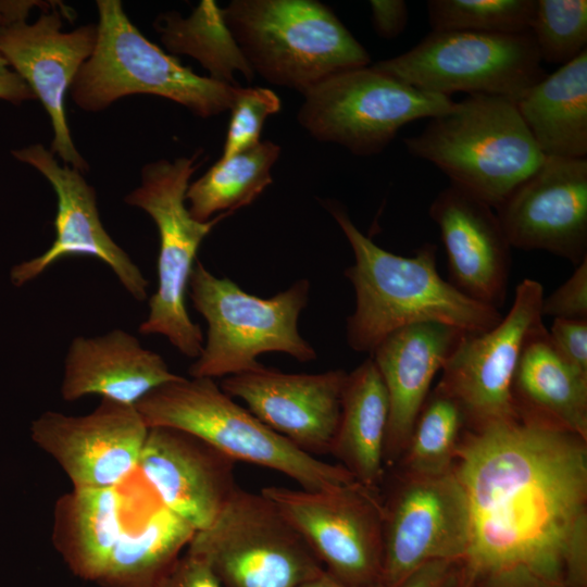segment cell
<instances>
[{
	"label": "cell",
	"instance_id": "6da1fadb",
	"mask_svg": "<svg viewBox=\"0 0 587 587\" xmlns=\"http://www.w3.org/2000/svg\"><path fill=\"white\" fill-rule=\"evenodd\" d=\"M474 574L522 564L587 587V440L533 420L465 428L453 463Z\"/></svg>",
	"mask_w": 587,
	"mask_h": 587
},
{
	"label": "cell",
	"instance_id": "7a4b0ae2",
	"mask_svg": "<svg viewBox=\"0 0 587 587\" xmlns=\"http://www.w3.org/2000/svg\"><path fill=\"white\" fill-rule=\"evenodd\" d=\"M325 205L354 257L345 271L355 295L346 323L352 350L370 353L386 336L413 324L439 323L480 333L501 320L499 310L467 298L440 276L436 245L426 242L412 257L391 253L362 234L337 201Z\"/></svg>",
	"mask_w": 587,
	"mask_h": 587
},
{
	"label": "cell",
	"instance_id": "3957f363",
	"mask_svg": "<svg viewBox=\"0 0 587 587\" xmlns=\"http://www.w3.org/2000/svg\"><path fill=\"white\" fill-rule=\"evenodd\" d=\"M403 141L410 154L494 210L545 159L516 103L497 96L469 95Z\"/></svg>",
	"mask_w": 587,
	"mask_h": 587
},
{
	"label": "cell",
	"instance_id": "277c9868",
	"mask_svg": "<svg viewBox=\"0 0 587 587\" xmlns=\"http://www.w3.org/2000/svg\"><path fill=\"white\" fill-rule=\"evenodd\" d=\"M223 14L254 74L302 95L337 73L371 63L366 49L320 1L234 0Z\"/></svg>",
	"mask_w": 587,
	"mask_h": 587
},
{
	"label": "cell",
	"instance_id": "5b68a950",
	"mask_svg": "<svg viewBox=\"0 0 587 587\" xmlns=\"http://www.w3.org/2000/svg\"><path fill=\"white\" fill-rule=\"evenodd\" d=\"M135 407L149 428L186 432L235 462L278 471L302 489L321 490L357 482L341 465L319 460L272 430L212 378L180 376L154 388Z\"/></svg>",
	"mask_w": 587,
	"mask_h": 587
},
{
	"label": "cell",
	"instance_id": "8992f818",
	"mask_svg": "<svg viewBox=\"0 0 587 587\" xmlns=\"http://www.w3.org/2000/svg\"><path fill=\"white\" fill-rule=\"evenodd\" d=\"M310 286L308 279H299L271 298H260L197 261L188 295L208 332L201 353L189 366L190 377L214 379L249 372L262 366L257 358L267 352L286 353L303 363L315 360L316 351L298 330Z\"/></svg>",
	"mask_w": 587,
	"mask_h": 587
},
{
	"label": "cell",
	"instance_id": "52a82bcc",
	"mask_svg": "<svg viewBox=\"0 0 587 587\" xmlns=\"http://www.w3.org/2000/svg\"><path fill=\"white\" fill-rule=\"evenodd\" d=\"M97 41L71 86L86 111H100L129 95L148 93L175 101L200 117L233 105L241 86L200 76L149 41L118 0L97 1Z\"/></svg>",
	"mask_w": 587,
	"mask_h": 587
},
{
	"label": "cell",
	"instance_id": "ba28073f",
	"mask_svg": "<svg viewBox=\"0 0 587 587\" xmlns=\"http://www.w3.org/2000/svg\"><path fill=\"white\" fill-rule=\"evenodd\" d=\"M200 152L171 162L147 164L140 185L125 202L143 210L159 233L158 287L149 300V313L139 325L142 335L164 336L182 354L197 359L204 344L203 333L187 311L186 295L190 274L203 239L213 227L233 213H221L210 221L195 220L186 205L189 180L199 167Z\"/></svg>",
	"mask_w": 587,
	"mask_h": 587
},
{
	"label": "cell",
	"instance_id": "9c48e42d",
	"mask_svg": "<svg viewBox=\"0 0 587 587\" xmlns=\"http://www.w3.org/2000/svg\"><path fill=\"white\" fill-rule=\"evenodd\" d=\"M541 63L530 33L432 30L407 52L372 66L433 93L466 92L516 102L546 76Z\"/></svg>",
	"mask_w": 587,
	"mask_h": 587
},
{
	"label": "cell",
	"instance_id": "30bf717a",
	"mask_svg": "<svg viewBox=\"0 0 587 587\" xmlns=\"http://www.w3.org/2000/svg\"><path fill=\"white\" fill-rule=\"evenodd\" d=\"M186 551L209 563L221 587H298L324 571L278 508L240 487Z\"/></svg>",
	"mask_w": 587,
	"mask_h": 587
},
{
	"label": "cell",
	"instance_id": "8fae6325",
	"mask_svg": "<svg viewBox=\"0 0 587 587\" xmlns=\"http://www.w3.org/2000/svg\"><path fill=\"white\" fill-rule=\"evenodd\" d=\"M298 113L311 136L357 155L382 152L407 124L451 110V97L425 91L372 65L337 73L303 93Z\"/></svg>",
	"mask_w": 587,
	"mask_h": 587
},
{
	"label": "cell",
	"instance_id": "7c38bea8",
	"mask_svg": "<svg viewBox=\"0 0 587 587\" xmlns=\"http://www.w3.org/2000/svg\"><path fill=\"white\" fill-rule=\"evenodd\" d=\"M323 569L349 587H382V494L358 482L321 490L265 487Z\"/></svg>",
	"mask_w": 587,
	"mask_h": 587
},
{
	"label": "cell",
	"instance_id": "4fadbf2b",
	"mask_svg": "<svg viewBox=\"0 0 587 587\" xmlns=\"http://www.w3.org/2000/svg\"><path fill=\"white\" fill-rule=\"evenodd\" d=\"M382 501V587H398L430 561L464 562L470 547L471 516L454 470L432 476L394 470Z\"/></svg>",
	"mask_w": 587,
	"mask_h": 587
},
{
	"label": "cell",
	"instance_id": "5bb4252c",
	"mask_svg": "<svg viewBox=\"0 0 587 587\" xmlns=\"http://www.w3.org/2000/svg\"><path fill=\"white\" fill-rule=\"evenodd\" d=\"M542 285L525 278L499 323L480 333L464 332L441 369L436 387L460 405L467 429L519 419L512 382L523 348L542 322Z\"/></svg>",
	"mask_w": 587,
	"mask_h": 587
},
{
	"label": "cell",
	"instance_id": "9a60e30c",
	"mask_svg": "<svg viewBox=\"0 0 587 587\" xmlns=\"http://www.w3.org/2000/svg\"><path fill=\"white\" fill-rule=\"evenodd\" d=\"M148 430L135 405L108 399L84 415L46 411L30 425L73 488H117L138 470Z\"/></svg>",
	"mask_w": 587,
	"mask_h": 587
},
{
	"label": "cell",
	"instance_id": "2e32d148",
	"mask_svg": "<svg viewBox=\"0 0 587 587\" xmlns=\"http://www.w3.org/2000/svg\"><path fill=\"white\" fill-rule=\"evenodd\" d=\"M512 248L587 258V159L545 157L496 209Z\"/></svg>",
	"mask_w": 587,
	"mask_h": 587
},
{
	"label": "cell",
	"instance_id": "e0dca14e",
	"mask_svg": "<svg viewBox=\"0 0 587 587\" xmlns=\"http://www.w3.org/2000/svg\"><path fill=\"white\" fill-rule=\"evenodd\" d=\"M12 154L40 172L57 195L55 238L43 253L12 267V284L25 285L61 259L90 257L105 263L135 300L145 301L149 282L103 227L95 189L82 172L67 164L60 165L54 154L39 143L14 150Z\"/></svg>",
	"mask_w": 587,
	"mask_h": 587
},
{
	"label": "cell",
	"instance_id": "ac0fdd59",
	"mask_svg": "<svg viewBox=\"0 0 587 587\" xmlns=\"http://www.w3.org/2000/svg\"><path fill=\"white\" fill-rule=\"evenodd\" d=\"M59 10L43 12L28 24L26 20L0 28V53L29 87L48 113L53 140L51 152L67 165L83 172L87 163L71 137L65 96L97 41V25L62 32Z\"/></svg>",
	"mask_w": 587,
	"mask_h": 587
},
{
	"label": "cell",
	"instance_id": "d6986e66",
	"mask_svg": "<svg viewBox=\"0 0 587 587\" xmlns=\"http://www.w3.org/2000/svg\"><path fill=\"white\" fill-rule=\"evenodd\" d=\"M348 372L284 373L262 365L224 377L221 389L241 399L275 433L310 455L329 454Z\"/></svg>",
	"mask_w": 587,
	"mask_h": 587
},
{
	"label": "cell",
	"instance_id": "ffe728a7",
	"mask_svg": "<svg viewBox=\"0 0 587 587\" xmlns=\"http://www.w3.org/2000/svg\"><path fill=\"white\" fill-rule=\"evenodd\" d=\"M235 463L191 434L150 427L137 471L161 505L198 532L213 523L239 487Z\"/></svg>",
	"mask_w": 587,
	"mask_h": 587
},
{
	"label": "cell",
	"instance_id": "44dd1931",
	"mask_svg": "<svg viewBox=\"0 0 587 587\" xmlns=\"http://www.w3.org/2000/svg\"><path fill=\"white\" fill-rule=\"evenodd\" d=\"M446 250L449 283L467 298L499 310L505 302L511 245L494 209L450 184L430 203Z\"/></svg>",
	"mask_w": 587,
	"mask_h": 587
},
{
	"label": "cell",
	"instance_id": "7402d4cb",
	"mask_svg": "<svg viewBox=\"0 0 587 587\" xmlns=\"http://www.w3.org/2000/svg\"><path fill=\"white\" fill-rule=\"evenodd\" d=\"M464 332L439 323L397 329L370 352L386 387L389 414L384 464L391 469L402 455L435 375Z\"/></svg>",
	"mask_w": 587,
	"mask_h": 587
},
{
	"label": "cell",
	"instance_id": "603a6c76",
	"mask_svg": "<svg viewBox=\"0 0 587 587\" xmlns=\"http://www.w3.org/2000/svg\"><path fill=\"white\" fill-rule=\"evenodd\" d=\"M158 352L133 334L114 328L72 339L63 363L61 396L75 401L89 395L136 405L154 388L179 378Z\"/></svg>",
	"mask_w": 587,
	"mask_h": 587
},
{
	"label": "cell",
	"instance_id": "cb8c5ba5",
	"mask_svg": "<svg viewBox=\"0 0 587 587\" xmlns=\"http://www.w3.org/2000/svg\"><path fill=\"white\" fill-rule=\"evenodd\" d=\"M521 419L574 433L587 440V375L558 350L545 324L527 339L513 382Z\"/></svg>",
	"mask_w": 587,
	"mask_h": 587
},
{
	"label": "cell",
	"instance_id": "d4e9b609",
	"mask_svg": "<svg viewBox=\"0 0 587 587\" xmlns=\"http://www.w3.org/2000/svg\"><path fill=\"white\" fill-rule=\"evenodd\" d=\"M389 414L386 387L369 357L348 373L332 455L358 483L382 492L384 446Z\"/></svg>",
	"mask_w": 587,
	"mask_h": 587
},
{
	"label": "cell",
	"instance_id": "484cf974",
	"mask_svg": "<svg viewBox=\"0 0 587 587\" xmlns=\"http://www.w3.org/2000/svg\"><path fill=\"white\" fill-rule=\"evenodd\" d=\"M517 111L545 157H587V50L533 85Z\"/></svg>",
	"mask_w": 587,
	"mask_h": 587
},
{
	"label": "cell",
	"instance_id": "4316f807",
	"mask_svg": "<svg viewBox=\"0 0 587 587\" xmlns=\"http://www.w3.org/2000/svg\"><path fill=\"white\" fill-rule=\"evenodd\" d=\"M122 512L117 488H73L57 500L52 542L75 576L97 584L125 529Z\"/></svg>",
	"mask_w": 587,
	"mask_h": 587
},
{
	"label": "cell",
	"instance_id": "83f0119b",
	"mask_svg": "<svg viewBox=\"0 0 587 587\" xmlns=\"http://www.w3.org/2000/svg\"><path fill=\"white\" fill-rule=\"evenodd\" d=\"M195 533L163 505L152 509L136 527H125L96 585L161 587Z\"/></svg>",
	"mask_w": 587,
	"mask_h": 587
},
{
	"label": "cell",
	"instance_id": "f1b7e54d",
	"mask_svg": "<svg viewBox=\"0 0 587 587\" xmlns=\"http://www.w3.org/2000/svg\"><path fill=\"white\" fill-rule=\"evenodd\" d=\"M279 154L280 147L266 140L229 158H221L189 184L185 200L190 215L207 222L251 204L272 184L271 168Z\"/></svg>",
	"mask_w": 587,
	"mask_h": 587
},
{
	"label": "cell",
	"instance_id": "f546056e",
	"mask_svg": "<svg viewBox=\"0 0 587 587\" xmlns=\"http://www.w3.org/2000/svg\"><path fill=\"white\" fill-rule=\"evenodd\" d=\"M163 45L174 53L188 54L200 62L210 77L239 85L234 75L240 72L248 82L254 72L235 41L215 1L203 0L187 18L175 12L157 21Z\"/></svg>",
	"mask_w": 587,
	"mask_h": 587
},
{
	"label": "cell",
	"instance_id": "4dcf8cb0",
	"mask_svg": "<svg viewBox=\"0 0 587 587\" xmlns=\"http://www.w3.org/2000/svg\"><path fill=\"white\" fill-rule=\"evenodd\" d=\"M465 427V417L458 402L435 387L415 420L402 455L392 469L420 476L452 471Z\"/></svg>",
	"mask_w": 587,
	"mask_h": 587
},
{
	"label": "cell",
	"instance_id": "1f68e13d",
	"mask_svg": "<svg viewBox=\"0 0 587 587\" xmlns=\"http://www.w3.org/2000/svg\"><path fill=\"white\" fill-rule=\"evenodd\" d=\"M536 0H429L432 30L529 33Z\"/></svg>",
	"mask_w": 587,
	"mask_h": 587
},
{
	"label": "cell",
	"instance_id": "d6a6232c",
	"mask_svg": "<svg viewBox=\"0 0 587 587\" xmlns=\"http://www.w3.org/2000/svg\"><path fill=\"white\" fill-rule=\"evenodd\" d=\"M529 33L541 61L571 62L587 50V1L536 0Z\"/></svg>",
	"mask_w": 587,
	"mask_h": 587
},
{
	"label": "cell",
	"instance_id": "836d02e7",
	"mask_svg": "<svg viewBox=\"0 0 587 587\" xmlns=\"http://www.w3.org/2000/svg\"><path fill=\"white\" fill-rule=\"evenodd\" d=\"M279 97L265 87H240L230 107V118L224 142L223 159L260 142L265 120L280 110Z\"/></svg>",
	"mask_w": 587,
	"mask_h": 587
},
{
	"label": "cell",
	"instance_id": "e575fe53",
	"mask_svg": "<svg viewBox=\"0 0 587 587\" xmlns=\"http://www.w3.org/2000/svg\"><path fill=\"white\" fill-rule=\"evenodd\" d=\"M542 316L587 321V258L561 286L541 301Z\"/></svg>",
	"mask_w": 587,
	"mask_h": 587
},
{
	"label": "cell",
	"instance_id": "d590c367",
	"mask_svg": "<svg viewBox=\"0 0 587 587\" xmlns=\"http://www.w3.org/2000/svg\"><path fill=\"white\" fill-rule=\"evenodd\" d=\"M548 332L560 353L587 375V321L553 319Z\"/></svg>",
	"mask_w": 587,
	"mask_h": 587
},
{
	"label": "cell",
	"instance_id": "8d00e7d4",
	"mask_svg": "<svg viewBox=\"0 0 587 587\" xmlns=\"http://www.w3.org/2000/svg\"><path fill=\"white\" fill-rule=\"evenodd\" d=\"M476 587H569L517 564L475 574Z\"/></svg>",
	"mask_w": 587,
	"mask_h": 587
},
{
	"label": "cell",
	"instance_id": "74e56055",
	"mask_svg": "<svg viewBox=\"0 0 587 587\" xmlns=\"http://www.w3.org/2000/svg\"><path fill=\"white\" fill-rule=\"evenodd\" d=\"M161 587H221L209 563L185 551Z\"/></svg>",
	"mask_w": 587,
	"mask_h": 587
},
{
	"label": "cell",
	"instance_id": "f35d334b",
	"mask_svg": "<svg viewBox=\"0 0 587 587\" xmlns=\"http://www.w3.org/2000/svg\"><path fill=\"white\" fill-rule=\"evenodd\" d=\"M463 567V561H430L416 569L398 587H452Z\"/></svg>",
	"mask_w": 587,
	"mask_h": 587
},
{
	"label": "cell",
	"instance_id": "ab89813d",
	"mask_svg": "<svg viewBox=\"0 0 587 587\" xmlns=\"http://www.w3.org/2000/svg\"><path fill=\"white\" fill-rule=\"evenodd\" d=\"M372 24L377 35L385 39L398 37L407 27L409 10L403 0L370 1Z\"/></svg>",
	"mask_w": 587,
	"mask_h": 587
},
{
	"label": "cell",
	"instance_id": "60d3db41",
	"mask_svg": "<svg viewBox=\"0 0 587 587\" xmlns=\"http://www.w3.org/2000/svg\"><path fill=\"white\" fill-rule=\"evenodd\" d=\"M0 99L20 104L36 97L0 53Z\"/></svg>",
	"mask_w": 587,
	"mask_h": 587
},
{
	"label": "cell",
	"instance_id": "b9f144b4",
	"mask_svg": "<svg viewBox=\"0 0 587 587\" xmlns=\"http://www.w3.org/2000/svg\"><path fill=\"white\" fill-rule=\"evenodd\" d=\"M53 5L30 0H0V28L26 20L29 11L35 7L49 8Z\"/></svg>",
	"mask_w": 587,
	"mask_h": 587
},
{
	"label": "cell",
	"instance_id": "7bdbcfd3",
	"mask_svg": "<svg viewBox=\"0 0 587 587\" xmlns=\"http://www.w3.org/2000/svg\"><path fill=\"white\" fill-rule=\"evenodd\" d=\"M298 587H349L332 576L325 570L315 577L302 583Z\"/></svg>",
	"mask_w": 587,
	"mask_h": 587
},
{
	"label": "cell",
	"instance_id": "ee69618b",
	"mask_svg": "<svg viewBox=\"0 0 587 587\" xmlns=\"http://www.w3.org/2000/svg\"><path fill=\"white\" fill-rule=\"evenodd\" d=\"M452 587H476V576L470 570L466 569L465 564L463 571Z\"/></svg>",
	"mask_w": 587,
	"mask_h": 587
}]
</instances>
